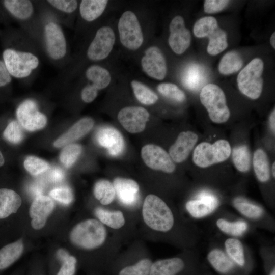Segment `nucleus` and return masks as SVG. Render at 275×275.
<instances>
[{"instance_id":"38","label":"nucleus","mask_w":275,"mask_h":275,"mask_svg":"<svg viewBox=\"0 0 275 275\" xmlns=\"http://www.w3.org/2000/svg\"><path fill=\"white\" fill-rule=\"evenodd\" d=\"M134 94L139 102L145 105H152L158 99L157 95L144 84L137 81L131 82Z\"/></svg>"},{"instance_id":"39","label":"nucleus","mask_w":275,"mask_h":275,"mask_svg":"<svg viewBox=\"0 0 275 275\" xmlns=\"http://www.w3.org/2000/svg\"><path fill=\"white\" fill-rule=\"evenodd\" d=\"M82 151L81 146L71 143L64 147L60 155V160L66 168L71 167L77 160Z\"/></svg>"},{"instance_id":"16","label":"nucleus","mask_w":275,"mask_h":275,"mask_svg":"<svg viewBox=\"0 0 275 275\" xmlns=\"http://www.w3.org/2000/svg\"><path fill=\"white\" fill-rule=\"evenodd\" d=\"M170 35L168 43L170 47L177 54L183 53L189 47L191 36L186 28L183 18L177 15L171 20L169 25Z\"/></svg>"},{"instance_id":"54","label":"nucleus","mask_w":275,"mask_h":275,"mask_svg":"<svg viewBox=\"0 0 275 275\" xmlns=\"http://www.w3.org/2000/svg\"><path fill=\"white\" fill-rule=\"evenodd\" d=\"M5 163L4 157L0 150V167H2Z\"/></svg>"},{"instance_id":"17","label":"nucleus","mask_w":275,"mask_h":275,"mask_svg":"<svg viewBox=\"0 0 275 275\" xmlns=\"http://www.w3.org/2000/svg\"><path fill=\"white\" fill-rule=\"evenodd\" d=\"M143 71L149 77L162 80L166 76L167 66L166 59L161 50L157 46L148 48L141 59Z\"/></svg>"},{"instance_id":"10","label":"nucleus","mask_w":275,"mask_h":275,"mask_svg":"<svg viewBox=\"0 0 275 275\" xmlns=\"http://www.w3.org/2000/svg\"><path fill=\"white\" fill-rule=\"evenodd\" d=\"M118 29L121 44L126 48L136 50L144 41L142 30L135 14L131 11L124 12L120 17Z\"/></svg>"},{"instance_id":"51","label":"nucleus","mask_w":275,"mask_h":275,"mask_svg":"<svg viewBox=\"0 0 275 275\" xmlns=\"http://www.w3.org/2000/svg\"><path fill=\"white\" fill-rule=\"evenodd\" d=\"M31 193L36 197L42 195V188L38 184H34L30 186Z\"/></svg>"},{"instance_id":"32","label":"nucleus","mask_w":275,"mask_h":275,"mask_svg":"<svg viewBox=\"0 0 275 275\" xmlns=\"http://www.w3.org/2000/svg\"><path fill=\"white\" fill-rule=\"evenodd\" d=\"M23 245L21 241L9 243L0 249V270L7 268L21 256Z\"/></svg>"},{"instance_id":"19","label":"nucleus","mask_w":275,"mask_h":275,"mask_svg":"<svg viewBox=\"0 0 275 275\" xmlns=\"http://www.w3.org/2000/svg\"><path fill=\"white\" fill-rule=\"evenodd\" d=\"M96 139L98 144L105 148L112 156H119L124 150V139L115 128L110 126L100 128L96 133Z\"/></svg>"},{"instance_id":"28","label":"nucleus","mask_w":275,"mask_h":275,"mask_svg":"<svg viewBox=\"0 0 275 275\" xmlns=\"http://www.w3.org/2000/svg\"><path fill=\"white\" fill-rule=\"evenodd\" d=\"M185 266L184 260L180 257L158 260L152 263L150 275H177Z\"/></svg>"},{"instance_id":"55","label":"nucleus","mask_w":275,"mask_h":275,"mask_svg":"<svg viewBox=\"0 0 275 275\" xmlns=\"http://www.w3.org/2000/svg\"><path fill=\"white\" fill-rule=\"evenodd\" d=\"M274 167H275V162H274L272 166V169H271L272 175L274 178L275 177Z\"/></svg>"},{"instance_id":"34","label":"nucleus","mask_w":275,"mask_h":275,"mask_svg":"<svg viewBox=\"0 0 275 275\" xmlns=\"http://www.w3.org/2000/svg\"><path fill=\"white\" fill-rule=\"evenodd\" d=\"M243 65L240 54L236 51H230L225 54L218 64L219 72L223 75H230L238 71Z\"/></svg>"},{"instance_id":"47","label":"nucleus","mask_w":275,"mask_h":275,"mask_svg":"<svg viewBox=\"0 0 275 275\" xmlns=\"http://www.w3.org/2000/svg\"><path fill=\"white\" fill-rule=\"evenodd\" d=\"M229 2L228 0H205L204 3V12L208 14L219 12L225 8Z\"/></svg>"},{"instance_id":"36","label":"nucleus","mask_w":275,"mask_h":275,"mask_svg":"<svg viewBox=\"0 0 275 275\" xmlns=\"http://www.w3.org/2000/svg\"><path fill=\"white\" fill-rule=\"evenodd\" d=\"M232 157L234 166L239 171L245 173L250 170L251 157L246 145L235 147L232 151Z\"/></svg>"},{"instance_id":"48","label":"nucleus","mask_w":275,"mask_h":275,"mask_svg":"<svg viewBox=\"0 0 275 275\" xmlns=\"http://www.w3.org/2000/svg\"><path fill=\"white\" fill-rule=\"evenodd\" d=\"M76 259L72 256L61 264L56 275H75L76 269Z\"/></svg>"},{"instance_id":"29","label":"nucleus","mask_w":275,"mask_h":275,"mask_svg":"<svg viewBox=\"0 0 275 275\" xmlns=\"http://www.w3.org/2000/svg\"><path fill=\"white\" fill-rule=\"evenodd\" d=\"M108 3L107 0H82L79 2L80 17L86 22L97 20L104 12Z\"/></svg>"},{"instance_id":"30","label":"nucleus","mask_w":275,"mask_h":275,"mask_svg":"<svg viewBox=\"0 0 275 275\" xmlns=\"http://www.w3.org/2000/svg\"><path fill=\"white\" fill-rule=\"evenodd\" d=\"M20 196L14 190L0 188V219L16 213L21 205Z\"/></svg>"},{"instance_id":"7","label":"nucleus","mask_w":275,"mask_h":275,"mask_svg":"<svg viewBox=\"0 0 275 275\" xmlns=\"http://www.w3.org/2000/svg\"><path fill=\"white\" fill-rule=\"evenodd\" d=\"M200 99L212 122L223 123L228 120L230 112L225 93L219 86L213 84L205 85L201 91Z\"/></svg>"},{"instance_id":"40","label":"nucleus","mask_w":275,"mask_h":275,"mask_svg":"<svg viewBox=\"0 0 275 275\" xmlns=\"http://www.w3.org/2000/svg\"><path fill=\"white\" fill-rule=\"evenodd\" d=\"M157 89L162 95L176 102H182L186 99L184 92L173 83H161Z\"/></svg>"},{"instance_id":"15","label":"nucleus","mask_w":275,"mask_h":275,"mask_svg":"<svg viewBox=\"0 0 275 275\" xmlns=\"http://www.w3.org/2000/svg\"><path fill=\"white\" fill-rule=\"evenodd\" d=\"M141 156L145 163L149 168L166 173H173L176 167L170 155L160 147L148 144L141 150Z\"/></svg>"},{"instance_id":"56","label":"nucleus","mask_w":275,"mask_h":275,"mask_svg":"<svg viewBox=\"0 0 275 275\" xmlns=\"http://www.w3.org/2000/svg\"><path fill=\"white\" fill-rule=\"evenodd\" d=\"M269 275H275V269L272 268Z\"/></svg>"},{"instance_id":"31","label":"nucleus","mask_w":275,"mask_h":275,"mask_svg":"<svg viewBox=\"0 0 275 275\" xmlns=\"http://www.w3.org/2000/svg\"><path fill=\"white\" fill-rule=\"evenodd\" d=\"M253 164L255 175L258 181L266 183L270 179L269 159L262 149L256 150L253 155Z\"/></svg>"},{"instance_id":"57","label":"nucleus","mask_w":275,"mask_h":275,"mask_svg":"<svg viewBox=\"0 0 275 275\" xmlns=\"http://www.w3.org/2000/svg\"><path fill=\"white\" fill-rule=\"evenodd\" d=\"M37 275H43V274H41V273H39V274L38 273V274H37Z\"/></svg>"},{"instance_id":"18","label":"nucleus","mask_w":275,"mask_h":275,"mask_svg":"<svg viewBox=\"0 0 275 275\" xmlns=\"http://www.w3.org/2000/svg\"><path fill=\"white\" fill-rule=\"evenodd\" d=\"M118 119L122 126L130 133L143 131L149 120V113L141 106H128L121 109Z\"/></svg>"},{"instance_id":"44","label":"nucleus","mask_w":275,"mask_h":275,"mask_svg":"<svg viewBox=\"0 0 275 275\" xmlns=\"http://www.w3.org/2000/svg\"><path fill=\"white\" fill-rule=\"evenodd\" d=\"M50 196L59 203L68 205L73 200V195L71 189L67 186L59 187L50 191Z\"/></svg>"},{"instance_id":"13","label":"nucleus","mask_w":275,"mask_h":275,"mask_svg":"<svg viewBox=\"0 0 275 275\" xmlns=\"http://www.w3.org/2000/svg\"><path fill=\"white\" fill-rule=\"evenodd\" d=\"M233 208L252 225L272 228L273 222L265 209L257 203L242 197H237L232 202Z\"/></svg>"},{"instance_id":"14","label":"nucleus","mask_w":275,"mask_h":275,"mask_svg":"<svg viewBox=\"0 0 275 275\" xmlns=\"http://www.w3.org/2000/svg\"><path fill=\"white\" fill-rule=\"evenodd\" d=\"M16 115L20 125L30 131L42 129L47 123L46 116L40 111L38 103L33 99L23 100L18 105Z\"/></svg>"},{"instance_id":"50","label":"nucleus","mask_w":275,"mask_h":275,"mask_svg":"<svg viewBox=\"0 0 275 275\" xmlns=\"http://www.w3.org/2000/svg\"><path fill=\"white\" fill-rule=\"evenodd\" d=\"M57 258L61 264L64 262L70 256L68 253L63 249H60L57 253Z\"/></svg>"},{"instance_id":"21","label":"nucleus","mask_w":275,"mask_h":275,"mask_svg":"<svg viewBox=\"0 0 275 275\" xmlns=\"http://www.w3.org/2000/svg\"><path fill=\"white\" fill-rule=\"evenodd\" d=\"M216 229L227 237L240 238L251 230L252 225L242 217L233 218L219 215L215 219Z\"/></svg>"},{"instance_id":"58","label":"nucleus","mask_w":275,"mask_h":275,"mask_svg":"<svg viewBox=\"0 0 275 275\" xmlns=\"http://www.w3.org/2000/svg\"><path fill=\"white\" fill-rule=\"evenodd\" d=\"M1 32H2V29H0V35H1Z\"/></svg>"},{"instance_id":"35","label":"nucleus","mask_w":275,"mask_h":275,"mask_svg":"<svg viewBox=\"0 0 275 275\" xmlns=\"http://www.w3.org/2000/svg\"><path fill=\"white\" fill-rule=\"evenodd\" d=\"M95 214L102 224L111 228L120 229L125 224V218L121 211H111L97 208L95 210Z\"/></svg>"},{"instance_id":"33","label":"nucleus","mask_w":275,"mask_h":275,"mask_svg":"<svg viewBox=\"0 0 275 275\" xmlns=\"http://www.w3.org/2000/svg\"><path fill=\"white\" fill-rule=\"evenodd\" d=\"M204 72L199 65L191 64L185 70L182 78L184 86L190 90H199L205 81Z\"/></svg>"},{"instance_id":"20","label":"nucleus","mask_w":275,"mask_h":275,"mask_svg":"<svg viewBox=\"0 0 275 275\" xmlns=\"http://www.w3.org/2000/svg\"><path fill=\"white\" fill-rule=\"evenodd\" d=\"M54 207V203L49 197L43 195L36 197L29 210L30 216L32 218V227L36 230L44 227L48 217L53 211Z\"/></svg>"},{"instance_id":"52","label":"nucleus","mask_w":275,"mask_h":275,"mask_svg":"<svg viewBox=\"0 0 275 275\" xmlns=\"http://www.w3.org/2000/svg\"><path fill=\"white\" fill-rule=\"evenodd\" d=\"M269 125L272 131L274 133L275 131V109L271 112L269 117Z\"/></svg>"},{"instance_id":"5","label":"nucleus","mask_w":275,"mask_h":275,"mask_svg":"<svg viewBox=\"0 0 275 275\" xmlns=\"http://www.w3.org/2000/svg\"><path fill=\"white\" fill-rule=\"evenodd\" d=\"M106 230L103 224L95 219H89L77 224L71 230L70 238L75 245L85 249H93L105 241Z\"/></svg>"},{"instance_id":"41","label":"nucleus","mask_w":275,"mask_h":275,"mask_svg":"<svg viewBox=\"0 0 275 275\" xmlns=\"http://www.w3.org/2000/svg\"><path fill=\"white\" fill-rule=\"evenodd\" d=\"M152 261L144 258L131 265L122 268L118 275H150Z\"/></svg>"},{"instance_id":"22","label":"nucleus","mask_w":275,"mask_h":275,"mask_svg":"<svg viewBox=\"0 0 275 275\" xmlns=\"http://www.w3.org/2000/svg\"><path fill=\"white\" fill-rule=\"evenodd\" d=\"M198 140V135L190 131H183L169 149V155L175 162L184 161L189 156Z\"/></svg>"},{"instance_id":"43","label":"nucleus","mask_w":275,"mask_h":275,"mask_svg":"<svg viewBox=\"0 0 275 275\" xmlns=\"http://www.w3.org/2000/svg\"><path fill=\"white\" fill-rule=\"evenodd\" d=\"M3 135L5 139L13 144H18L23 138V132L17 121L12 120L5 128Z\"/></svg>"},{"instance_id":"26","label":"nucleus","mask_w":275,"mask_h":275,"mask_svg":"<svg viewBox=\"0 0 275 275\" xmlns=\"http://www.w3.org/2000/svg\"><path fill=\"white\" fill-rule=\"evenodd\" d=\"M44 2L63 26H68L69 17L78 9L79 4L76 0H44Z\"/></svg>"},{"instance_id":"49","label":"nucleus","mask_w":275,"mask_h":275,"mask_svg":"<svg viewBox=\"0 0 275 275\" xmlns=\"http://www.w3.org/2000/svg\"><path fill=\"white\" fill-rule=\"evenodd\" d=\"M64 173L62 170L60 168H53L49 172V178L52 182H59L64 178Z\"/></svg>"},{"instance_id":"3","label":"nucleus","mask_w":275,"mask_h":275,"mask_svg":"<svg viewBox=\"0 0 275 275\" xmlns=\"http://www.w3.org/2000/svg\"><path fill=\"white\" fill-rule=\"evenodd\" d=\"M17 23L40 46V27L36 1L0 0V24Z\"/></svg>"},{"instance_id":"42","label":"nucleus","mask_w":275,"mask_h":275,"mask_svg":"<svg viewBox=\"0 0 275 275\" xmlns=\"http://www.w3.org/2000/svg\"><path fill=\"white\" fill-rule=\"evenodd\" d=\"M25 170L31 175L37 176L46 171L49 168L47 162L36 156L27 157L24 161Z\"/></svg>"},{"instance_id":"6","label":"nucleus","mask_w":275,"mask_h":275,"mask_svg":"<svg viewBox=\"0 0 275 275\" xmlns=\"http://www.w3.org/2000/svg\"><path fill=\"white\" fill-rule=\"evenodd\" d=\"M193 33L198 38L208 37L207 51L210 55H217L228 47L227 33L219 26L214 17L205 16L198 19L194 25Z\"/></svg>"},{"instance_id":"46","label":"nucleus","mask_w":275,"mask_h":275,"mask_svg":"<svg viewBox=\"0 0 275 275\" xmlns=\"http://www.w3.org/2000/svg\"><path fill=\"white\" fill-rule=\"evenodd\" d=\"M12 79L5 66L0 52V94L10 90Z\"/></svg>"},{"instance_id":"8","label":"nucleus","mask_w":275,"mask_h":275,"mask_svg":"<svg viewBox=\"0 0 275 275\" xmlns=\"http://www.w3.org/2000/svg\"><path fill=\"white\" fill-rule=\"evenodd\" d=\"M263 69V61L260 58H256L239 72L237 82L241 93L254 100L260 96L263 85L262 77Z\"/></svg>"},{"instance_id":"25","label":"nucleus","mask_w":275,"mask_h":275,"mask_svg":"<svg viewBox=\"0 0 275 275\" xmlns=\"http://www.w3.org/2000/svg\"><path fill=\"white\" fill-rule=\"evenodd\" d=\"M206 258L212 267L221 274L231 273L236 266L223 248L217 246H213L209 249Z\"/></svg>"},{"instance_id":"23","label":"nucleus","mask_w":275,"mask_h":275,"mask_svg":"<svg viewBox=\"0 0 275 275\" xmlns=\"http://www.w3.org/2000/svg\"><path fill=\"white\" fill-rule=\"evenodd\" d=\"M115 193L120 202L126 205L135 204L139 198V186L133 180L117 178L113 182Z\"/></svg>"},{"instance_id":"37","label":"nucleus","mask_w":275,"mask_h":275,"mask_svg":"<svg viewBox=\"0 0 275 275\" xmlns=\"http://www.w3.org/2000/svg\"><path fill=\"white\" fill-rule=\"evenodd\" d=\"M94 194L101 204L108 205L115 197V190L113 184L107 180H100L94 186Z\"/></svg>"},{"instance_id":"4","label":"nucleus","mask_w":275,"mask_h":275,"mask_svg":"<svg viewBox=\"0 0 275 275\" xmlns=\"http://www.w3.org/2000/svg\"><path fill=\"white\" fill-rule=\"evenodd\" d=\"M142 215L147 226L158 232H170L175 224V217L171 208L155 195H149L145 199Z\"/></svg>"},{"instance_id":"12","label":"nucleus","mask_w":275,"mask_h":275,"mask_svg":"<svg viewBox=\"0 0 275 275\" xmlns=\"http://www.w3.org/2000/svg\"><path fill=\"white\" fill-rule=\"evenodd\" d=\"M221 201L216 194L207 189L199 191L194 198L185 203V209L195 219L206 218L215 213L221 206Z\"/></svg>"},{"instance_id":"2","label":"nucleus","mask_w":275,"mask_h":275,"mask_svg":"<svg viewBox=\"0 0 275 275\" xmlns=\"http://www.w3.org/2000/svg\"><path fill=\"white\" fill-rule=\"evenodd\" d=\"M36 3L40 27V48L49 62L61 70L70 61L63 26L44 0L36 1Z\"/></svg>"},{"instance_id":"45","label":"nucleus","mask_w":275,"mask_h":275,"mask_svg":"<svg viewBox=\"0 0 275 275\" xmlns=\"http://www.w3.org/2000/svg\"><path fill=\"white\" fill-rule=\"evenodd\" d=\"M84 75L86 83L81 89L80 98L83 102L88 103L95 100L99 91L93 85L92 82L85 74Z\"/></svg>"},{"instance_id":"1","label":"nucleus","mask_w":275,"mask_h":275,"mask_svg":"<svg viewBox=\"0 0 275 275\" xmlns=\"http://www.w3.org/2000/svg\"><path fill=\"white\" fill-rule=\"evenodd\" d=\"M1 55L12 77L24 84L35 79L41 65L42 50L19 28L5 26L0 35Z\"/></svg>"},{"instance_id":"9","label":"nucleus","mask_w":275,"mask_h":275,"mask_svg":"<svg viewBox=\"0 0 275 275\" xmlns=\"http://www.w3.org/2000/svg\"><path fill=\"white\" fill-rule=\"evenodd\" d=\"M231 153L229 143L225 140H218L213 144L204 142L195 149L193 160L200 168H207L227 160Z\"/></svg>"},{"instance_id":"24","label":"nucleus","mask_w":275,"mask_h":275,"mask_svg":"<svg viewBox=\"0 0 275 275\" xmlns=\"http://www.w3.org/2000/svg\"><path fill=\"white\" fill-rule=\"evenodd\" d=\"M94 124V121L91 118L85 117L81 119L54 141V147H64L79 139L91 130Z\"/></svg>"},{"instance_id":"53","label":"nucleus","mask_w":275,"mask_h":275,"mask_svg":"<svg viewBox=\"0 0 275 275\" xmlns=\"http://www.w3.org/2000/svg\"><path fill=\"white\" fill-rule=\"evenodd\" d=\"M270 42L273 48L274 49L275 48V32H274L272 34L270 37Z\"/></svg>"},{"instance_id":"27","label":"nucleus","mask_w":275,"mask_h":275,"mask_svg":"<svg viewBox=\"0 0 275 275\" xmlns=\"http://www.w3.org/2000/svg\"><path fill=\"white\" fill-rule=\"evenodd\" d=\"M223 249L236 266L244 267L249 252L240 238L227 237L224 241Z\"/></svg>"},{"instance_id":"11","label":"nucleus","mask_w":275,"mask_h":275,"mask_svg":"<svg viewBox=\"0 0 275 275\" xmlns=\"http://www.w3.org/2000/svg\"><path fill=\"white\" fill-rule=\"evenodd\" d=\"M115 40V35L111 28L103 26L98 29L86 48L87 60L97 62L106 58L113 48Z\"/></svg>"}]
</instances>
